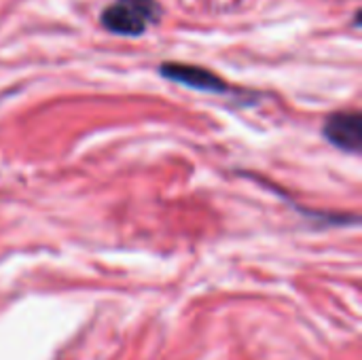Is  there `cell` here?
I'll list each match as a JSON object with an SVG mask.
<instances>
[{
	"label": "cell",
	"mask_w": 362,
	"mask_h": 360,
	"mask_svg": "<svg viewBox=\"0 0 362 360\" xmlns=\"http://www.w3.org/2000/svg\"><path fill=\"white\" fill-rule=\"evenodd\" d=\"M161 17V6L155 0H117L102 11V25L119 36H140L151 23Z\"/></svg>",
	"instance_id": "obj_1"
},
{
	"label": "cell",
	"mask_w": 362,
	"mask_h": 360,
	"mask_svg": "<svg viewBox=\"0 0 362 360\" xmlns=\"http://www.w3.org/2000/svg\"><path fill=\"white\" fill-rule=\"evenodd\" d=\"M325 138L337 149L348 153H361L362 117L358 112H335L325 121Z\"/></svg>",
	"instance_id": "obj_2"
},
{
	"label": "cell",
	"mask_w": 362,
	"mask_h": 360,
	"mask_svg": "<svg viewBox=\"0 0 362 360\" xmlns=\"http://www.w3.org/2000/svg\"><path fill=\"white\" fill-rule=\"evenodd\" d=\"M159 72L174 81V83H180V85H187V87H193V89H199V91H212V93H225L229 89V85L214 72L202 68V66H189V64H176V62H170V64H163L159 68Z\"/></svg>",
	"instance_id": "obj_3"
}]
</instances>
